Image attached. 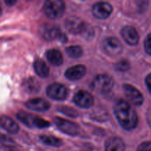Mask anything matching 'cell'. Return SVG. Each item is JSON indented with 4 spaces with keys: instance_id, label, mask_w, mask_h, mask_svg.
I'll return each instance as SVG.
<instances>
[{
    "instance_id": "9a60e30c",
    "label": "cell",
    "mask_w": 151,
    "mask_h": 151,
    "mask_svg": "<svg viewBox=\"0 0 151 151\" xmlns=\"http://www.w3.org/2000/svg\"><path fill=\"white\" fill-rule=\"evenodd\" d=\"M26 106L29 109L36 111H45L50 109L48 102L41 98H35L26 103Z\"/></svg>"
},
{
    "instance_id": "4dcf8cb0",
    "label": "cell",
    "mask_w": 151,
    "mask_h": 151,
    "mask_svg": "<svg viewBox=\"0 0 151 151\" xmlns=\"http://www.w3.org/2000/svg\"><path fill=\"white\" fill-rule=\"evenodd\" d=\"M1 13H2V10H1V6H0V16L1 15Z\"/></svg>"
},
{
    "instance_id": "5bb4252c",
    "label": "cell",
    "mask_w": 151,
    "mask_h": 151,
    "mask_svg": "<svg viewBox=\"0 0 151 151\" xmlns=\"http://www.w3.org/2000/svg\"><path fill=\"white\" fill-rule=\"evenodd\" d=\"M41 33L43 38L47 41H52L56 38H59L61 35L60 29L55 25L45 24L41 29Z\"/></svg>"
},
{
    "instance_id": "30bf717a",
    "label": "cell",
    "mask_w": 151,
    "mask_h": 151,
    "mask_svg": "<svg viewBox=\"0 0 151 151\" xmlns=\"http://www.w3.org/2000/svg\"><path fill=\"white\" fill-rule=\"evenodd\" d=\"M112 11V5L108 2H105V1L96 3L92 8L93 16L97 19H105L109 17Z\"/></svg>"
},
{
    "instance_id": "603a6c76",
    "label": "cell",
    "mask_w": 151,
    "mask_h": 151,
    "mask_svg": "<svg viewBox=\"0 0 151 151\" xmlns=\"http://www.w3.org/2000/svg\"><path fill=\"white\" fill-rule=\"evenodd\" d=\"M0 142L3 145V146H8V147H13L15 145V142L12 139L2 134L0 135Z\"/></svg>"
},
{
    "instance_id": "6da1fadb",
    "label": "cell",
    "mask_w": 151,
    "mask_h": 151,
    "mask_svg": "<svg viewBox=\"0 0 151 151\" xmlns=\"http://www.w3.org/2000/svg\"><path fill=\"white\" fill-rule=\"evenodd\" d=\"M113 111L118 123L124 129L130 131L137 126L138 116L133 108L123 100H118L113 106Z\"/></svg>"
},
{
    "instance_id": "277c9868",
    "label": "cell",
    "mask_w": 151,
    "mask_h": 151,
    "mask_svg": "<svg viewBox=\"0 0 151 151\" xmlns=\"http://www.w3.org/2000/svg\"><path fill=\"white\" fill-rule=\"evenodd\" d=\"M17 117L25 125L32 127V128H43L50 125L48 122L41 119V117L30 114H28L25 111H22L17 114Z\"/></svg>"
},
{
    "instance_id": "7a4b0ae2",
    "label": "cell",
    "mask_w": 151,
    "mask_h": 151,
    "mask_svg": "<svg viewBox=\"0 0 151 151\" xmlns=\"http://www.w3.org/2000/svg\"><path fill=\"white\" fill-rule=\"evenodd\" d=\"M65 3L61 0H48L44 4V14L50 19H58L62 17L65 12Z\"/></svg>"
},
{
    "instance_id": "3957f363",
    "label": "cell",
    "mask_w": 151,
    "mask_h": 151,
    "mask_svg": "<svg viewBox=\"0 0 151 151\" xmlns=\"http://www.w3.org/2000/svg\"><path fill=\"white\" fill-rule=\"evenodd\" d=\"M113 81L112 78L107 75H99L93 79L91 83V88L99 94H107L112 90Z\"/></svg>"
},
{
    "instance_id": "d6986e66",
    "label": "cell",
    "mask_w": 151,
    "mask_h": 151,
    "mask_svg": "<svg viewBox=\"0 0 151 151\" xmlns=\"http://www.w3.org/2000/svg\"><path fill=\"white\" fill-rule=\"evenodd\" d=\"M33 67L37 75L41 78H47L49 75V68L44 60L37 59L33 63Z\"/></svg>"
},
{
    "instance_id": "2e32d148",
    "label": "cell",
    "mask_w": 151,
    "mask_h": 151,
    "mask_svg": "<svg viewBox=\"0 0 151 151\" xmlns=\"http://www.w3.org/2000/svg\"><path fill=\"white\" fill-rule=\"evenodd\" d=\"M0 127L10 134H16L19 129V125L14 120L4 115L0 116Z\"/></svg>"
},
{
    "instance_id": "f546056e",
    "label": "cell",
    "mask_w": 151,
    "mask_h": 151,
    "mask_svg": "<svg viewBox=\"0 0 151 151\" xmlns=\"http://www.w3.org/2000/svg\"><path fill=\"white\" fill-rule=\"evenodd\" d=\"M6 4H7L8 5H12V4H15L16 3V1H5Z\"/></svg>"
},
{
    "instance_id": "8992f818",
    "label": "cell",
    "mask_w": 151,
    "mask_h": 151,
    "mask_svg": "<svg viewBox=\"0 0 151 151\" xmlns=\"http://www.w3.org/2000/svg\"><path fill=\"white\" fill-rule=\"evenodd\" d=\"M54 122L59 129L68 135L74 137V136H76L79 132V128L78 125L68 119L56 117L54 119Z\"/></svg>"
},
{
    "instance_id": "83f0119b",
    "label": "cell",
    "mask_w": 151,
    "mask_h": 151,
    "mask_svg": "<svg viewBox=\"0 0 151 151\" xmlns=\"http://www.w3.org/2000/svg\"><path fill=\"white\" fill-rule=\"evenodd\" d=\"M0 151H19L16 148L13 147H8V146H2L0 147Z\"/></svg>"
},
{
    "instance_id": "7c38bea8",
    "label": "cell",
    "mask_w": 151,
    "mask_h": 151,
    "mask_svg": "<svg viewBox=\"0 0 151 151\" xmlns=\"http://www.w3.org/2000/svg\"><path fill=\"white\" fill-rule=\"evenodd\" d=\"M121 35L124 41L132 46L136 45L139 43V36L137 31L133 27L125 26L121 29Z\"/></svg>"
},
{
    "instance_id": "52a82bcc",
    "label": "cell",
    "mask_w": 151,
    "mask_h": 151,
    "mask_svg": "<svg viewBox=\"0 0 151 151\" xmlns=\"http://www.w3.org/2000/svg\"><path fill=\"white\" fill-rule=\"evenodd\" d=\"M47 94L53 100H64L68 97V91L64 85L55 83L47 87Z\"/></svg>"
},
{
    "instance_id": "5b68a950",
    "label": "cell",
    "mask_w": 151,
    "mask_h": 151,
    "mask_svg": "<svg viewBox=\"0 0 151 151\" xmlns=\"http://www.w3.org/2000/svg\"><path fill=\"white\" fill-rule=\"evenodd\" d=\"M103 47L105 52L110 56H117L121 54L123 47L121 42L113 37L107 38L103 42Z\"/></svg>"
},
{
    "instance_id": "9c48e42d",
    "label": "cell",
    "mask_w": 151,
    "mask_h": 151,
    "mask_svg": "<svg viewBox=\"0 0 151 151\" xmlns=\"http://www.w3.org/2000/svg\"><path fill=\"white\" fill-rule=\"evenodd\" d=\"M67 29L73 34H84L87 26L79 18L69 17L65 22Z\"/></svg>"
},
{
    "instance_id": "8fae6325",
    "label": "cell",
    "mask_w": 151,
    "mask_h": 151,
    "mask_svg": "<svg viewBox=\"0 0 151 151\" xmlns=\"http://www.w3.org/2000/svg\"><path fill=\"white\" fill-rule=\"evenodd\" d=\"M73 101L79 107L87 109L93 105V97L87 91L80 90L74 95Z\"/></svg>"
},
{
    "instance_id": "ac0fdd59",
    "label": "cell",
    "mask_w": 151,
    "mask_h": 151,
    "mask_svg": "<svg viewBox=\"0 0 151 151\" xmlns=\"http://www.w3.org/2000/svg\"><path fill=\"white\" fill-rule=\"evenodd\" d=\"M47 60L54 66H60L63 63V57L60 51L57 50H50L46 53Z\"/></svg>"
},
{
    "instance_id": "7402d4cb",
    "label": "cell",
    "mask_w": 151,
    "mask_h": 151,
    "mask_svg": "<svg viewBox=\"0 0 151 151\" xmlns=\"http://www.w3.org/2000/svg\"><path fill=\"white\" fill-rule=\"evenodd\" d=\"M115 69L120 72H125L130 69V63L126 60H122L115 64Z\"/></svg>"
},
{
    "instance_id": "44dd1931",
    "label": "cell",
    "mask_w": 151,
    "mask_h": 151,
    "mask_svg": "<svg viewBox=\"0 0 151 151\" xmlns=\"http://www.w3.org/2000/svg\"><path fill=\"white\" fill-rule=\"evenodd\" d=\"M66 52L70 57L77 58L81 57L82 55V49L79 46H70L67 47Z\"/></svg>"
},
{
    "instance_id": "4316f807",
    "label": "cell",
    "mask_w": 151,
    "mask_h": 151,
    "mask_svg": "<svg viewBox=\"0 0 151 151\" xmlns=\"http://www.w3.org/2000/svg\"><path fill=\"white\" fill-rule=\"evenodd\" d=\"M145 82H146V85L147 86L148 90H149L150 92L151 93V73L149 74V75L146 77Z\"/></svg>"
},
{
    "instance_id": "4fadbf2b",
    "label": "cell",
    "mask_w": 151,
    "mask_h": 151,
    "mask_svg": "<svg viewBox=\"0 0 151 151\" xmlns=\"http://www.w3.org/2000/svg\"><path fill=\"white\" fill-rule=\"evenodd\" d=\"M87 69L84 65H76V66H71L65 72V75L68 80L70 81H77L81 79V78L86 75Z\"/></svg>"
},
{
    "instance_id": "e0dca14e",
    "label": "cell",
    "mask_w": 151,
    "mask_h": 151,
    "mask_svg": "<svg viewBox=\"0 0 151 151\" xmlns=\"http://www.w3.org/2000/svg\"><path fill=\"white\" fill-rule=\"evenodd\" d=\"M105 151H124L125 145L119 137H111L105 142Z\"/></svg>"
},
{
    "instance_id": "d4e9b609",
    "label": "cell",
    "mask_w": 151,
    "mask_h": 151,
    "mask_svg": "<svg viewBox=\"0 0 151 151\" xmlns=\"http://www.w3.org/2000/svg\"><path fill=\"white\" fill-rule=\"evenodd\" d=\"M137 151H151V142H145L138 147Z\"/></svg>"
},
{
    "instance_id": "ba28073f",
    "label": "cell",
    "mask_w": 151,
    "mask_h": 151,
    "mask_svg": "<svg viewBox=\"0 0 151 151\" xmlns=\"http://www.w3.org/2000/svg\"><path fill=\"white\" fill-rule=\"evenodd\" d=\"M123 90L127 100L135 106H141L143 103L144 97L142 93L130 84H124Z\"/></svg>"
},
{
    "instance_id": "cb8c5ba5",
    "label": "cell",
    "mask_w": 151,
    "mask_h": 151,
    "mask_svg": "<svg viewBox=\"0 0 151 151\" xmlns=\"http://www.w3.org/2000/svg\"><path fill=\"white\" fill-rule=\"evenodd\" d=\"M144 49L146 52L151 55V32L148 34L144 41Z\"/></svg>"
},
{
    "instance_id": "f1b7e54d",
    "label": "cell",
    "mask_w": 151,
    "mask_h": 151,
    "mask_svg": "<svg viewBox=\"0 0 151 151\" xmlns=\"http://www.w3.org/2000/svg\"><path fill=\"white\" fill-rule=\"evenodd\" d=\"M147 119L150 126L151 127V109H149V111H148L147 114Z\"/></svg>"
},
{
    "instance_id": "ffe728a7",
    "label": "cell",
    "mask_w": 151,
    "mask_h": 151,
    "mask_svg": "<svg viewBox=\"0 0 151 151\" xmlns=\"http://www.w3.org/2000/svg\"><path fill=\"white\" fill-rule=\"evenodd\" d=\"M39 139L44 144L47 145L53 146V147H60L61 145H62V140L53 136L41 135L40 136Z\"/></svg>"
},
{
    "instance_id": "484cf974",
    "label": "cell",
    "mask_w": 151,
    "mask_h": 151,
    "mask_svg": "<svg viewBox=\"0 0 151 151\" xmlns=\"http://www.w3.org/2000/svg\"><path fill=\"white\" fill-rule=\"evenodd\" d=\"M62 112L65 113V114L68 115L70 116H77V111H74L73 109H69V108H62Z\"/></svg>"
}]
</instances>
